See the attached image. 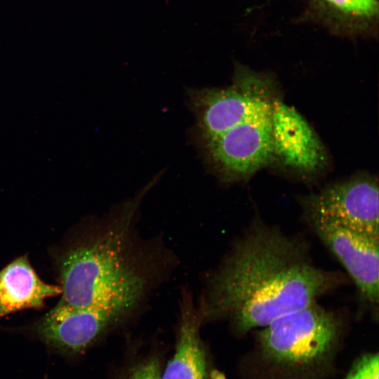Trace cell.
Wrapping results in <instances>:
<instances>
[{"label": "cell", "mask_w": 379, "mask_h": 379, "mask_svg": "<svg viewBox=\"0 0 379 379\" xmlns=\"http://www.w3.org/2000/svg\"><path fill=\"white\" fill-rule=\"evenodd\" d=\"M340 281L312 263L305 241L255 222L211 275L199 310L203 321L223 318L244 333L317 302Z\"/></svg>", "instance_id": "6da1fadb"}, {"label": "cell", "mask_w": 379, "mask_h": 379, "mask_svg": "<svg viewBox=\"0 0 379 379\" xmlns=\"http://www.w3.org/2000/svg\"><path fill=\"white\" fill-rule=\"evenodd\" d=\"M145 192L122 204L102 225L67 250L58 264L62 297L56 305L78 310L140 309L171 266V253L143 239L136 225Z\"/></svg>", "instance_id": "7a4b0ae2"}, {"label": "cell", "mask_w": 379, "mask_h": 379, "mask_svg": "<svg viewBox=\"0 0 379 379\" xmlns=\"http://www.w3.org/2000/svg\"><path fill=\"white\" fill-rule=\"evenodd\" d=\"M340 324L317 302L281 316L262 327L259 335L264 355L289 367H305L324 359L335 347Z\"/></svg>", "instance_id": "3957f363"}, {"label": "cell", "mask_w": 379, "mask_h": 379, "mask_svg": "<svg viewBox=\"0 0 379 379\" xmlns=\"http://www.w3.org/2000/svg\"><path fill=\"white\" fill-rule=\"evenodd\" d=\"M272 103L205 142L207 160L222 180L248 179L274 159Z\"/></svg>", "instance_id": "277c9868"}, {"label": "cell", "mask_w": 379, "mask_h": 379, "mask_svg": "<svg viewBox=\"0 0 379 379\" xmlns=\"http://www.w3.org/2000/svg\"><path fill=\"white\" fill-rule=\"evenodd\" d=\"M308 225L338 260L362 300L372 307L379 300V235L303 211Z\"/></svg>", "instance_id": "5b68a950"}, {"label": "cell", "mask_w": 379, "mask_h": 379, "mask_svg": "<svg viewBox=\"0 0 379 379\" xmlns=\"http://www.w3.org/2000/svg\"><path fill=\"white\" fill-rule=\"evenodd\" d=\"M377 180L360 175L328 185L301 199L309 211L350 227L379 235Z\"/></svg>", "instance_id": "8992f818"}, {"label": "cell", "mask_w": 379, "mask_h": 379, "mask_svg": "<svg viewBox=\"0 0 379 379\" xmlns=\"http://www.w3.org/2000/svg\"><path fill=\"white\" fill-rule=\"evenodd\" d=\"M134 314L117 307L70 310L55 305L39 321L36 333L54 348L78 353Z\"/></svg>", "instance_id": "52a82bcc"}, {"label": "cell", "mask_w": 379, "mask_h": 379, "mask_svg": "<svg viewBox=\"0 0 379 379\" xmlns=\"http://www.w3.org/2000/svg\"><path fill=\"white\" fill-rule=\"evenodd\" d=\"M272 141L273 158L292 170L312 173L326 162L323 145L306 119L277 97L272 103Z\"/></svg>", "instance_id": "ba28073f"}, {"label": "cell", "mask_w": 379, "mask_h": 379, "mask_svg": "<svg viewBox=\"0 0 379 379\" xmlns=\"http://www.w3.org/2000/svg\"><path fill=\"white\" fill-rule=\"evenodd\" d=\"M202 321L191 293L184 291L180 302L175 352L161 379H206V356L199 335Z\"/></svg>", "instance_id": "9c48e42d"}, {"label": "cell", "mask_w": 379, "mask_h": 379, "mask_svg": "<svg viewBox=\"0 0 379 379\" xmlns=\"http://www.w3.org/2000/svg\"><path fill=\"white\" fill-rule=\"evenodd\" d=\"M60 286L42 281L26 255L0 271V316L27 309L39 310L47 298L61 295Z\"/></svg>", "instance_id": "30bf717a"}, {"label": "cell", "mask_w": 379, "mask_h": 379, "mask_svg": "<svg viewBox=\"0 0 379 379\" xmlns=\"http://www.w3.org/2000/svg\"><path fill=\"white\" fill-rule=\"evenodd\" d=\"M307 11V18L335 34L352 37L377 30V0H308Z\"/></svg>", "instance_id": "8fae6325"}, {"label": "cell", "mask_w": 379, "mask_h": 379, "mask_svg": "<svg viewBox=\"0 0 379 379\" xmlns=\"http://www.w3.org/2000/svg\"><path fill=\"white\" fill-rule=\"evenodd\" d=\"M345 379H378V357L368 354L361 357Z\"/></svg>", "instance_id": "7c38bea8"}, {"label": "cell", "mask_w": 379, "mask_h": 379, "mask_svg": "<svg viewBox=\"0 0 379 379\" xmlns=\"http://www.w3.org/2000/svg\"><path fill=\"white\" fill-rule=\"evenodd\" d=\"M124 379H161L158 359L152 357L135 366Z\"/></svg>", "instance_id": "4fadbf2b"}]
</instances>
